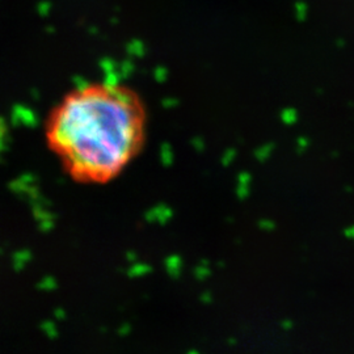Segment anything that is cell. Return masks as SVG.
<instances>
[{
	"mask_svg": "<svg viewBox=\"0 0 354 354\" xmlns=\"http://www.w3.org/2000/svg\"><path fill=\"white\" fill-rule=\"evenodd\" d=\"M147 111L138 92L117 83H91L70 91L45 122L47 147L74 181L117 179L143 149Z\"/></svg>",
	"mask_w": 354,
	"mask_h": 354,
	"instance_id": "obj_1",
	"label": "cell"
}]
</instances>
